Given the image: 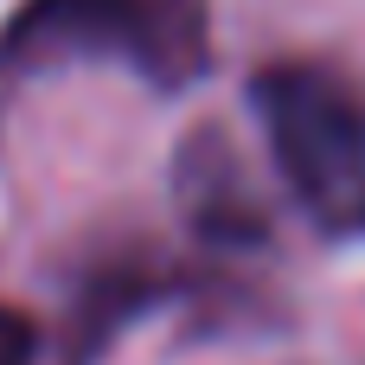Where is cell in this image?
<instances>
[{"label": "cell", "instance_id": "3", "mask_svg": "<svg viewBox=\"0 0 365 365\" xmlns=\"http://www.w3.org/2000/svg\"><path fill=\"white\" fill-rule=\"evenodd\" d=\"M173 192H180V212L192 225L199 244L212 250H263L269 244V212L231 148L225 128H192L173 154Z\"/></svg>", "mask_w": 365, "mask_h": 365}, {"label": "cell", "instance_id": "2", "mask_svg": "<svg viewBox=\"0 0 365 365\" xmlns=\"http://www.w3.org/2000/svg\"><path fill=\"white\" fill-rule=\"evenodd\" d=\"M122 64L154 90H186L212 71L205 0H26L0 32V71Z\"/></svg>", "mask_w": 365, "mask_h": 365}, {"label": "cell", "instance_id": "1", "mask_svg": "<svg viewBox=\"0 0 365 365\" xmlns=\"http://www.w3.org/2000/svg\"><path fill=\"white\" fill-rule=\"evenodd\" d=\"M269 160L321 237H365V90L321 58H276L250 77Z\"/></svg>", "mask_w": 365, "mask_h": 365}, {"label": "cell", "instance_id": "4", "mask_svg": "<svg viewBox=\"0 0 365 365\" xmlns=\"http://www.w3.org/2000/svg\"><path fill=\"white\" fill-rule=\"evenodd\" d=\"M0 365H38V321L0 302Z\"/></svg>", "mask_w": 365, "mask_h": 365}]
</instances>
